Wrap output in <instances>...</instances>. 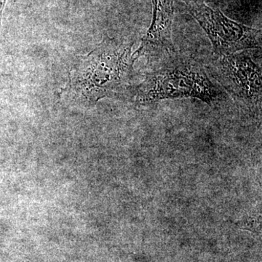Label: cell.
Returning a JSON list of instances; mask_svg holds the SVG:
<instances>
[{"instance_id": "obj_4", "label": "cell", "mask_w": 262, "mask_h": 262, "mask_svg": "<svg viewBox=\"0 0 262 262\" xmlns=\"http://www.w3.org/2000/svg\"><path fill=\"white\" fill-rule=\"evenodd\" d=\"M212 71L213 77L243 108L261 112V67L246 51L218 56Z\"/></svg>"}, {"instance_id": "obj_5", "label": "cell", "mask_w": 262, "mask_h": 262, "mask_svg": "<svg viewBox=\"0 0 262 262\" xmlns=\"http://www.w3.org/2000/svg\"><path fill=\"white\" fill-rule=\"evenodd\" d=\"M152 20L142 44L138 48L140 53L150 56L168 55L175 52L172 41L173 0H151Z\"/></svg>"}, {"instance_id": "obj_1", "label": "cell", "mask_w": 262, "mask_h": 262, "mask_svg": "<svg viewBox=\"0 0 262 262\" xmlns=\"http://www.w3.org/2000/svg\"><path fill=\"white\" fill-rule=\"evenodd\" d=\"M164 56L163 63L148 72L144 80L134 89L136 103L146 104L164 99L192 98L212 106L223 97L222 90L194 58L179 56L175 52Z\"/></svg>"}, {"instance_id": "obj_6", "label": "cell", "mask_w": 262, "mask_h": 262, "mask_svg": "<svg viewBox=\"0 0 262 262\" xmlns=\"http://www.w3.org/2000/svg\"><path fill=\"white\" fill-rule=\"evenodd\" d=\"M237 225L239 227V228L248 229V230L252 231V232H256V231H257L256 229L259 227V223L254 219L248 217L244 220L239 221Z\"/></svg>"}, {"instance_id": "obj_2", "label": "cell", "mask_w": 262, "mask_h": 262, "mask_svg": "<svg viewBox=\"0 0 262 262\" xmlns=\"http://www.w3.org/2000/svg\"><path fill=\"white\" fill-rule=\"evenodd\" d=\"M133 46L111 38L103 39L76 64L68 89L92 103L118 93L126 87L133 66L141 56L139 49L133 51Z\"/></svg>"}, {"instance_id": "obj_7", "label": "cell", "mask_w": 262, "mask_h": 262, "mask_svg": "<svg viewBox=\"0 0 262 262\" xmlns=\"http://www.w3.org/2000/svg\"><path fill=\"white\" fill-rule=\"evenodd\" d=\"M8 0H0V29H1L2 18H3V13L4 11L5 5Z\"/></svg>"}, {"instance_id": "obj_3", "label": "cell", "mask_w": 262, "mask_h": 262, "mask_svg": "<svg viewBox=\"0 0 262 262\" xmlns=\"http://www.w3.org/2000/svg\"><path fill=\"white\" fill-rule=\"evenodd\" d=\"M211 42L217 56L261 49V32L237 23L201 0H183Z\"/></svg>"}]
</instances>
